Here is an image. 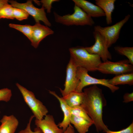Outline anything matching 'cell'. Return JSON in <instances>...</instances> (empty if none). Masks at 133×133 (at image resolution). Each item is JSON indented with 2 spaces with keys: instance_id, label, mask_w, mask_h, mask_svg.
Returning a JSON list of instances; mask_svg holds the SVG:
<instances>
[{
  "instance_id": "6da1fadb",
  "label": "cell",
  "mask_w": 133,
  "mask_h": 133,
  "mask_svg": "<svg viewBox=\"0 0 133 133\" xmlns=\"http://www.w3.org/2000/svg\"><path fill=\"white\" fill-rule=\"evenodd\" d=\"M84 97L81 105L92 119L98 132L108 131L102 119L103 109L106 104L101 89L96 85L84 89Z\"/></svg>"
},
{
  "instance_id": "7a4b0ae2",
  "label": "cell",
  "mask_w": 133,
  "mask_h": 133,
  "mask_svg": "<svg viewBox=\"0 0 133 133\" xmlns=\"http://www.w3.org/2000/svg\"><path fill=\"white\" fill-rule=\"evenodd\" d=\"M69 50L70 58L77 67L85 68L88 71H97L98 66L102 62L99 55L89 53L83 47H72Z\"/></svg>"
},
{
  "instance_id": "3957f363",
  "label": "cell",
  "mask_w": 133,
  "mask_h": 133,
  "mask_svg": "<svg viewBox=\"0 0 133 133\" xmlns=\"http://www.w3.org/2000/svg\"><path fill=\"white\" fill-rule=\"evenodd\" d=\"M74 12L71 14L61 16L54 12L55 21L67 26L73 25H93L95 23L92 18L88 15L80 8L75 5Z\"/></svg>"
},
{
  "instance_id": "277c9868",
  "label": "cell",
  "mask_w": 133,
  "mask_h": 133,
  "mask_svg": "<svg viewBox=\"0 0 133 133\" xmlns=\"http://www.w3.org/2000/svg\"><path fill=\"white\" fill-rule=\"evenodd\" d=\"M16 85L21 94L24 100L31 110L36 119L41 120L48 112L46 107L35 97L33 93L18 83Z\"/></svg>"
},
{
  "instance_id": "5b68a950",
  "label": "cell",
  "mask_w": 133,
  "mask_h": 133,
  "mask_svg": "<svg viewBox=\"0 0 133 133\" xmlns=\"http://www.w3.org/2000/svg\"><path fill=\"white\" fill-rule=\"evenodd\" d=\"M88 71L85 68L77 67L76 71L77 76L79 80V82L75 91L82 92V90L85 87L91 85H101L109 89L112 93L118 90V86L112 85L108 82L109 79H98L90 76Z\"/></svg>"
},
{
  "instance_id": "8992f818",
  "label": "cell",
  "mask_w": 133,
  "mask_h": 133,
  "mask_svg": "<svg viewBox=\"0 0 133 133\" xmlns=\"http://www.w3.org/2000/svg\"><path fill=\"white\" fill-rule=\"evenodd\" d=\"M130 17V15H127L122 20L110 26L103 27L99 25L95 26L94 31L99 32L103 36L109 48L116 42L121 28Z\"/></svg>"
},
{
  "instance_id": "52a82bcc",
  "label": "cell",
  "mask_w": 133,
  "mask_h": 133,
  "mask_svg": "<svg viewBox=\"0 0 133 133\" xmlns=\"http://www.w3.org/2000/svg\"><path fill=\"white\" fill-rule=\"evenodd\" d=\"M128 60L113 62L107 61L101 62L98 66L97 70L104 74L118 75L133 72V66Z\"/></svg>"
},
{
  "instance_id": "ba28073f",
  "label": "cell",
  "mask_w": 133,
  "mask_h": 133,
  "mask_svg": "<svg viewBox=\"0 0 133 133\" xmlns=\"http://www.w3.org/2000/svg\"><path fill=\"white\" fill-rule=\"evenodd\" d=\"M11 5L13 7L21 9L24 10L34 18L36 23L43 22L48 27H50L51 24L47 18L45 8L42 6L38 8L34 6L31 0H28L25 3H19L16 1L8 0Z\"/></svg>"
},
{
  "instance_id": "9c48e42d",
  "label": "cell",
  "mask_w": 133,
  "mask_h": 133,
  "mask_svg": "<svg viewBox=\"0 0 133 133\" xmlns=\"http://www.w3.org/2000/svg\"><path fill=\"white\" fill-rule=\"evenodd\" d=\"M93 34L95 43L91 46L84 47L85 50L90 53L99 55L103 62L111 60L112 56L104 37L97 32L94 31Z\"/></svg>"
},
{
  "instance_id": "30bf717a",
  "label": "cell",
  "mask_w": 133,
  "mask_h": 133,
  "mask_svg": "<svg viewBox=\"0 0 133 133\" xmlns=\"http://www.w3.org/2000/svg\"><path fill=\"white\" fill-rule=\"evenodd\" d=\"M77 68L73 60L70 58L66 68V77L64 89L62 90L60 88L63 97L75 91L79 82V80L76 75Z\"/></svg>"
},
{
  "instance_id": "8fae6325",
  "label": "cell",
  "mask_w": 133,
  "mask_h": 133,
  "mask_svg": "<svg viewBox=\"0 0 133 133\" xmlns=\"http://www.w3.org/2000/svg\"><path fill=\"white\" fill-rule=\"evenodd\" d=\"M54 31L48 26L36 23L33 26L32 32L30 40L31 45L36 48L40 42L47 36L52 34Z\"/></svg>"
},
{
  "instance_id": "7c38bea8",
  "label": "cell",
  "mask_w": 133,
  "mask_h": 133,
  "mask_svg": "<svg viewBox=\"0 0 133 133\" xmlns=\"http://www.w3.org/2000/svg\"><path fill=\"white\" fill-rule=\"evenodd\" d=\"M35 124L43 133H63L64 131L57 125L53 116L47 115L41 120L35 119Z\"/></svg>"
},
{
  "instance_id": "4fadbf2b",
  "label": "cell",
  "mask_w": 133,
  "mask_h": 133,
  "mask_svg": "<svg viewBox=\"0 0 133 133\" xmlns=\"http://www.w3.org/2000/svg\"><path fill=\"white\" fill-rule=\"evenodd\" d=\"M75 5L83 10L91 17L105 16L103 10L99 6L85 0H73Z\"/></svg>"
},
{
  "instance_id": "5bb4252c",
  "label": "cell",
  "mask_w": 133,
  "mask_h": 133,
  "mask_svg": "<svg viewBox=\"0 0 133 133\" xmlns=\"http://www.w3.org/2000/svg\"><path fill=\"white\" fill-rule=\"evenodd\" d=\"M0 121V133H15L19 124L18 119L13 115L3 116Z\"/></svg>"
},
{
  "instance_id": "9a60e30c",
  "label": "cell",
  "mask_w": 133,
  "mask_h": 133,
  "mask_svg": "<svg viewBox=\"0 0 133 133\" xmlns=\"http://www.w3.org/2000/svg\"><path fill=\"white\" fill-rule=\"evenodd\" d=\"M49 93L55 97L58 100L60 107L64 114V118L62 121L57 125L59 128L64 131L70 124V119L71 114L70 113L69 106L67 104L62 97L59 96L54 91H49Z\"/></svg>"
},
{
  "instance_id": "2e32d148",
  "label": "cell",
  "mask_w": 133,
  "mask_h": 133,
  "mask_svg": "<svg viewBox=\"0 0 133 133\" xmlns=\"http://www.w3.org/2000/svg\"><path fill=\"white\" fill-rule=\"evenodd\" d=\"M116 0H95V3L103 11L106 16V23L108 24L112 22V13L115 8Z\"/></svg>"
},
{
  "instance_id": "e0dca14e",
  "label": "cell",
  "mask_w": 133,
  "mask_h": 133,
  "mask_svg": "<svg viewBox=\"0 0 133 133\" xmlns=\"http://www.w3.org/2000/svg\"><path fill=\"white\" fill-rule=\"evenodd\" d=\"M70 123L73 124L79 133H86L93 123L85 118L71 115Z\"/></svg>"
},
{
  "instance_id": "ac0fdd59",
  "label": "cell",
  "mask_w": 133,
  "mask_h": 133,
  "mask_svg": "<svg viewBox=\"0 0 133 133\" xmlns=\"http://www.w3.org/2000/svg\"><path fill=\"white\" fill-rule=\"evenodd\" d=\"M108 82L111 85L116 86L118 85L133 84V72L116 75L112 78L109 80Z\"/></svg>"
},
{
  "instance_id": "d6986e66",
  "label": "cell",
  "mask_w": 133,
  "mask_h": 133,
  "mask_svg": "<svg viewBox=\"0 0 133 133\" xmlns=\"http://www.w3.org/2000/svg\"><path fill=\"white\" fill-rule=\"evenodd\" d=\"M84 95L83 92L75 91L70 92L62 98L69 107H72L81 105L83 100Z\"/></svg>"
},
{
  "instance_id": "ffe728a7",
  "label": "cell",
  "mask_w": 133,
  "mask_h": 133,
  "mask_svg": "<svg viewBox=\"0 0 133 133\" xmlns=\"http://www.w3.org/2000/svg\"><path fill=\"white\" fill-rule=\"evenodd\" d=\"M69 109L71 115L83 117L94 124L93 122L81 105L72 107H69Z\"/></svg>"
},
{
  "instance_id": "44dd1931",
  "label": "cell",
  "mask_w": 133,
  "mask_h": 133,
  "mask_svg": "<svg viewBox=\"0 0 133 133\" xmlns=\"http://www.w3.org/2000/svg\"><path fill=\"white\" fill-rule=\"evenodd\" d=\"M10 27L15 29L22 33L30 40L31 38L33 26L29 25H20L13 23L9 24Z\"/></svg>"
},
{
  "instance_id": "7402d4cb",
  "label": "cell",
  "mask_w": 133,
  "mask_h": 133,
  "mask_svg": "<svg viewBox=\"0 0 133 133\" xmlns=\"http://www.w3.org/2000/svg\"><path fill=\"white\" fill-rule=\"evenodd\" d=\"M115 50L120 54L124 55L128 59L131 64L133 65V47H115Z\"/></svg>"
},
{
  "instance_id": "603a6c76",
  "label": "cell",
  "mask_w": 133,
  "mask_h": 133,
  "mask_svg": "<svg viewBox=\"0 0 133 133\" xmlns=\"http://www.w3.org/2000/svg\"><path fill=\"white\" fill-rule=\"evenodd\" d=\"M13 7L11 4H6L0 9V19L2 18L14 19Z\"/></svg>"
},
{
  "instance_id": "cb8c5ba5",
  "label": "cell",
  "mask_w": 133,
  "mask_h": 133,
  "mask_svg": "<svg viewBox=\"0 0 133 133\" xmlns=\"http://www.w3.org/2000/svg\"><path fill=\"white\" fill-rule=\"evenodd\" d=\"M13 14L14 18L19 21L27 19L29 15L24 10L15 7L13 8Z\"/></svg>"
},
{
  "instance_id": "d4e9b609",
  "label": "cell",
  "mask_w": 133,
  "mask_h": 133,
  "mask_svg": "<svg viewBox=\"0 0 133 133\" xmlns=\"http://www.w3.org/2000/svg\"><path fill=\"white\" fill-rule=\"evenodd\" d=\"M34 117L33 115L31 116L26 127L24 129L19 131L17 133H43L42 130L39 128L37 127L34 128V131L32 130L31 128L32 121Z\"/></svg>"
},
{
  "instance_id": "484cf974",
  "label": "cell",
  "mask_w": 133,
  "mask_h": 133,
  "mask_svg": "<svg viewBox=\"0 0 133 133\" xmlns=\"http://www.w3.org/2000/svg\"><path fill=\"white\" fill-rule=\"evenodd\" d=\"M12 96V91L10 89L5 88L0 89V101L8 102L10 100Z\"/></svg>"
},
{
  "instance_id": "4316f807",
  "label": "cell",
  "mask_w": 133,
  "mask_h": 133,
  "mask_svg": "<svg viewBox=\"0 0 133 133\" xmlns=\"http://www.w3.org/2000/svg\"><path fill=\"white\" fill-rule=\"evenodd\" d=\"M58 0H42L40 1L45 9H46L48 13H50L51 12L52 4L55 2L58 1Z\"/></svg>"
},
{
  "instance_id": "83f0119b",
  "label": "cell",
  "mask_w": 133,
  "mask_h": 133,
  "mask_svg": "<svg viewBox=\"0 0 133 133\" xmlns=\"http://www.w3.org/2000/svg\"><path fill=\"white\" fill-rule=\"evenodd\" d=\"M103 133H133V122L126 128L117 131H113L109 130Z\"/></svg>"
},
{
  "instance_id": "f1b7e54d",
  "label": "cell",
  "mask_w": 133,
  "mask_h": 133,
  "mask_svg": "<svg viewBox=\"0 0 133 133\" xmlns=\"http://www.w3.org/2000/svg\"><path fill=\"white\" fill-rule=\"evenodd\" d=\"M123 102L125 103H128L133 101V93H126L123 96Z\"/></svg>"
},
{
  "instance_id": "f546056e",
  "label": "cell",
  "mask_w": 133,
  "mask_h": 133,
  "mask_svg": "<svg viewBox=\"0 0 133 133\" xmlns=\"http://www.w3.org/2000/svg\"><path fill=\"white\" fill-rule=\"evenodd\" d=\"M63 133H76L73 127L70 124L66 129Z\"/></svg>"
},
{
  "instance_id": "4dcf8cb0",
  "label": "cell",
  "mask_w": 133,
  "mask_h": 133,
  "mask_svg": "<svg viewBox=\"0 0 133 133\" xmlns=\"http://www.w3.org/2000/svg\"><path fill=\"white\" fill-rule=\"evenodd\" d=\"M7 0H0V9L5 5L8 4Z\"/></svg>"
},
{
  "instance_id": "1f68e13d",
  "label": "cell",
  "mask_w": 133,
  "mask_h": 133,
  "mask_svg": "<svg viewBox=\"0 0 133 133\" xmlns=\"http://www.w3.org/2000/svg\"></svg>"
}]
</instances>
